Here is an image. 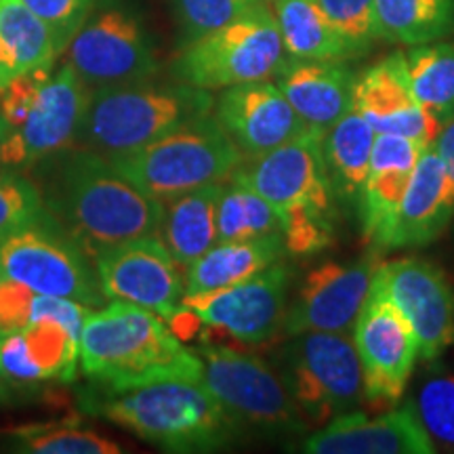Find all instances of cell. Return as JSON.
<instances>
[{
	"instance_id": "cell-39",
	"label": "cell",
	"mask_w": 454,
	"mask_h": 454,
	"mask_svg": "<svg viewBox=\"0 0 454 454\" xmlns=\"http://www.w3.org/2000/svg\"><path fill=\"white\" fill-rule=\"evenodd\" d=\"M317 4L362 51L374 41V0H317Z\"/></svg>"
},
{
	"instance_id": "cell-44",
	"label": "cell",
	"mask_w": 454,
	"mask_h": 454,
	"mask_svg": "<svg viewBox=\"0 0 454 454\" xmlns=\"http://www.w3.org/2000/svg\"><path fill=\"white\" fill-rule=\"evenodd\" d=\"M4 87V81H3V64H0V89Z\"/></svg>"
},
{
	"instance_id": "cell-30",
	"label": "cell",
	"mask_w": 454,
	"mask_h": 454,
	"mask_svg": "<svg viewBox=\"0 0 454 454\" xmlns=\"http://www.w3.org/2000/svg\"><path fill=\"white\" fill-rule=\"evenodd\" d=\"M404 67L419 104L442 124L454 118V43L417 44L404 55Z\"/></svg>"
},
{
	"instance_id": "cell-35",
	"label": "cell",
	"mask_w": 454,
	"mask_h": 454,
	"mask_svg": "<svg viewBox=\"0 0 454 454\" xmlns=\"http://www.w3.org/2000/svg\"><path fill=\"white\" fill-rule=\"evenodd\" d=\"M261 3L263 0H173L185 44L231 24Z\"/></svg>"
},
{
	"instance_id": "cell-5",
	"label": "cell",
	"mask_w": 454,
	"mask_h": 454,
	"mask_svg": "<svg viewBox=\"0 0 454 454\" xmlns=\"http://www.w3.org/2000/svg\"><path fill=\"white\" fill-rule=\"evenodd\" d=\"M215 99L192 84L145 81L107 84L90 90L74 145L104 156L135 150L168 130L211 114Z\"/></svg>"
},
{
	"instance_id": "cell-29",
	"label": "cell",
	"mask_w": 454,
	"mask_h": 454,
	"mask_svg": "<svg viewBox=\"0 0 454 454\" xmlns=\"http://www.w3.org/2000/svg\"><path fill=\"white\" fill-rule=\"evenodd\" d=\"M454 34V0H374V38L408 44Z\"/></svg>"
},
{
	"instance_id": "cell-3",
	"label": "cell",
	"mask_w": 454,
	"mask_h": 454,
	"mask_svg": "<svg viewBox=\"0 0 454 454\" xmlns=\"http://www.w3.org/2000/svg\"><path fill=\"white\" fill-rule=\"evenodd\" d=\"M84 408L170 452H211L236 438L242 425L202 379H167L127 391L98 389Z\"/></svg>"
},
{
	"instance_id": "cell-27",
	"label": "cell",
	"mask_w": 454,
	"mask_h": 454,
	"mask_svg": "<svg viewBox=\"0 0 454 454\" xmlns=\"http://www.w3.org/2000/svg\"><path fill=\"white\" fill-rule=\"evenodd\" d=\"M55 34L21 0H0V64L4 84L36 67L55 66L61 55Z\"/></svg>"
},
{
	"instance_id": "cell-43",
	"label": "cell",
	"mask_w": 454,
	"mask_h": 454,
	"mask_svg": "<svg viewBox=\"0 0 454 454\" xmlns=\"http://www.w3.org/2000/svg\"><path fill=\"white\" fill-rule=\"evenodd\" d=\"M9 124L4 122V118H3V114H0V147H3V144H4V139H7V135H9Z\"/></svg>"
},
{
	"instance_id": "cell-38",
	"label": "cell",
	"mask_w": 454,
	"mask_h": 454,
	"mask_svg": "<svg viewBox=\"0 0 454 454\" xmlns=\"http://www.w3.org/2000/svg\"><path fill=\"white\" fill-rule=\"evenodd\" d=\"M21 3L53 30L61 51H66L74 34L81 30L95 7V0H21Z\"/></svg>"
},
{
	"instance_id": "cell-36",
	"label": "cell",
	"mask_w": 454,
	"mask_h": 454,
	"mask_svg": "<svg viewBox=\"0 0 454 454\" xmlns=\"http://www.w3.org/2000/svg\"><path fill=\"white\" fill-rule=\"evenodd\" d=\"M417 412L431 440L454 448V377H434L417 397Z\"/></svg>"
},
{
	"instance_id": "cell-16",
	"label": "cell",
	"mask_w": 454,
	"mask_h": 454,
	"mask_svg": "<svg viewBox=\"0 0 454 454\" xmlns=\"http://www.w3.org/2000/svg\"><path fill=\"white\" fill-rule=\"evenodd\" d=\"M379 284L411 322L419 340V356L435 360L454 343V291L444 271L423 259L379 263Z\"/></svg>"
},
{
	"instance_id": "cell-45",
	"label": "cell",
	"mask_w": 454,
	"mask_h": 454,
	"mask_svg": "<svg viewBox=\"0 0 454 454\" xmlns=\"http://www.w3.org/2000/svg\"><path fill=\"white\" fill-rule=\"evenodd\" d=\"M0 334H3V333H0Z\"/></svg>"
},
{
	"instance_id": "cell-24",
	"label": "cell",
	"mask_w": 454,
	"mask_h": 454,
	"mask_svg": "<svg viewBox=\"0 0 454 454\" xmlns=\"http://www.w3.org/2000/svg\"><path fill=\"white\" fill-rule=\"evenodd\" d=\"M286 253L282 234H268L248 240L217 242L187 268L185 294L225 288L261 274L280 263Z\"/></svg>"
},
{
	"instance_id": "cell-15",
	"label": "cell",
	"mask_w": 454,
	"mask_h": 454,
	"mask_svg": "<svg viewBox=\"0 0 454 454\" xmlns=\"http://www.w3.org/2000/svg\"><path fill=\"white\" fill-rule=\"evenodd\" d=\"M89 95V84L66 61L44 82L26 122L7 135L0 147V167H34L74 145Z\"/></svg>"
},
{
	"instance_id": "cell-18",
	"label": "cell",
	"mask_w": 454,
	"mask_h": 454,
	"mask_svg": "<svg viewBox=\"0 0 454 454\" xmlns=\"http://www.w3.org/2000/svg\"><path fill=\"white\" fill-rule=\"evenodd\" d=\"M213 114L244 158H257L309 130L271 81L221 89Z\"/></svg>"
},
{
	"instance_id": "cell-40",
	"label": "cell",
	"mask_w": 454,
	"mask_h": 454,
	"mask_svg": "<svg viewBox=\"0 0 454 454\" xmlns=\"http://www.w3.org/2000/svg\"><path fill=\"white\" fill-rule=\"evenodd\" d=\"M36 293L26 284L0 278V333L24 331L32 320Z\"/></svg>"
},
{
	"instance_id": "cell-19",
	"label": "cell",
	"mask_w": 454,
	"mask_h": 454,
	"mask_svg": "<svg viewBox=\"0 0 454 454\" xmlns=\"http://www.w3.org/2000/svg\"><path fill=\"white\" fill-rule=\"evenodd\" d=\"M354 107L374 133L402 135L421 147L435 145L444 127L414 98L404 53H394L356 76Z\"/></svg>"
},
{
	"instance_id": "cell-25",
	"label": "cell",
	"mask_w": 454,
	"mask_h": 454,
	"mask_svg": "<svg viewBox=\"0 0 454 454\" xmlns=\"http://www.w3.org/2000/svg\"><path fill=\"white\" fill-rule=\"evenodd\" d=\"M223 181L207 184L164 202L156 234L181 268H190L198 257L217 244V198Z\"/></svg>"
},
{
	"instance_id": "cell-26",
	"label": "cell",
	"mask_w": 454,
	"mask_h": 454,
	"mask_svg": "<svg viewBox=\"0 0 454 454\" xmlns=\"http://www.w3.org/2000/svg\"><path fill=\"white\" fill-rule=\"evenodd\" d=\"M271 13L288 57L345 61L364 53L328 20L317 0H271Z\"/></svg>"
},
{
	"instance_id": "cell-34",
	"label": "cell",
	"mask_w": 454,
	"mask_h": 454,
	"mask_svg": "<svg viewBox=\"0 0 454 454\" xmlns=\"http://www.w3.org/2000/svg\"><path fill=\"white\" fill-rule=\"evenodd\" d=\"M49 211L36 181L15 173V168L0 170V236L20 227L43 221Z\"/></svg>"
},
{
	"instance_id": "cell-20",
	"label": "cell",
	"mask_w": 454,
	"mask_h": 454,
	"mask_svg": "<svg viewBox=\"0 0 454 454\" xmlns=\"http://www.w3.org/2000/svg\"><path fill=\"white\" fill-rule=\"evenodd\" d=\"M308 454H434L417 408H389L377 417L343 412L303 442Z\"/></svg>"
},
{
	"instance_id": "cell-9",
	"label": "cell",
	"mask_w": 454,
	"mask_h": 454,
	"mask_svg": "<svg viewBox=\"0 0 454 454\" xmlns=\"http://www.w3.org/2000/svg\"><path fill=\"white\" fill-rule=\"evenodd\" d=\"M284 385L299 411L328 423L362 402V364L348 333L294 334L284 349Z\"/></svg>"
},
{
	"instance_id": "cell-10",
	"label": "cell",
	"mask_w": 454,
	"mask_h": 454,
	"mask_svg": "<svg viewBox=\"0 0 454 454\" xmlns=\"http://www.w3.org/2000/svg\"><path fill=\"white\" fill-rule=\"evenodd\" d=\"M202 381L240 425L268 435L303 434L308 423L286 385L257 356L202 345Z\"/></svg>"
},
{
	"instance_id": "cell-11",
	"label": "cell",
	"mask_w": 454,
	"mask_h": 454,
	"mask_svg": "<svg viewBox=\"0 0 454 454\" xmlns=\"http://www.w3.org/2000/svg\"><path fill=\"white\" fill-rule=\"evenodd\" d=\"M354 343L362 364V400L377 412L389 411L404 395L417 364L419 340L377 278L357 314Z\"/></svg>"
},
{
	"instance_id": "cell-17",
	"label": "cell",
	"mask_w": 454,
	"mask_h": 454,
	"mask_svg": "<svg viewBox=\"0 0 454 454\" xmlns=\"http://www.w3.org/2000/svg\"><path fill=\"white\" fill-rule=\"evenodd\" d=\"M372 257L357 263L317 265L305 276L297 297L286 309L284 331L291 337L301 333H349L371 291L377 271Z\"/></svg>"
},
{
	"instance_id": "cell-2",
	"label": "cell",
	"mask_w": 454,
	"mask_h": 454,
	"mask_svg": "<svg viewBox=\"0 0 454 454\" xmlns=\"http://www.w3.org/2000/svg\"><path fill=\"white\" fill-rule=\"evenodd\" d=\"M81 368L104 391H127L167 379H202V360L162 316L114 299L93 309L81 334Z\"/></svg>"
},
{
	"instance_id": "cell-23",
	"label": "cell",
	"mask_w": 454,
	"mask_h": 454,
	"mask_svg": "<svg viewBox=\"0 0 454 454\" xmlns=\"http://www.w3.org/2000/svg\"><path fill=\"white\" fill-rule=\"evenodd\" d=\"M454 217L444 162L434 145L425 147L412 170L400 207L391 248L425 247L434 242Z\"/></svg>"
},
{
	"instance_id": "cell-13",
	"label": "cell",
	"mask_w": 454,
	"mask_h": 454,
	"mask_svg": "<svg viewBox=\"0 0 454 454\" xmlns=\"http://www.w3.org/2000/svg\"><path fill=\"white\" fill-rule=\"evenodd\" d=\"M106 299H122L156 311L167 322L184 309L181 265L158 234L114 244L93 257Z\"/></svg>"
},
{
	"instance_id": "cell-4",
	"label": "cell",
	"mask_w": 454,
	"mask_h": 454,
	"mask_svg": "<svg viewBox=\"0 0 454 454\" xmlns=\"http://www.w3.org/2000/svg\"><path fill=\"white\" fill-rule=\"evenodd\" d=\"M325 133L309 129L257 158H244L230 179L253 190L282 219L286 251L309 254L333 240V184L328 177Z\"/></svg>"
},
{
	"instance_id": "cell-37",
	"label": "cell",
	"mask_w": 454,
	"mask_h": 454,
	"mask_svg": "<svg viewBox=\"0 0 454 454\" xmlns=\"http://www.w3.org/2000/svg\"><path fill=\"white\" fill-rule=\"evenodd\" d=\"M51 74H53V66L36 67V70L20 74L0 89V114H3L11 130L20 129L26 122L34 101H36L44 82L51 78Z\"/></svg>"
},
{
	"instance_id": "cell-8",
	"label": "cell",
	"mask_w": 454,
	"mask_h": 454,
	"mask_svg": "<svg viewBox=\"0 0 454 454\" xmlns=\"http://www.w3.org/2000/svg\"><path fill=\"white\" fill-rule=\"evenodd\" d=\"M0 278L89 308H99L106 301L95 263L51 213L43 221L0 236Z\"/></svg>"
},
{
	"instance_id": "cell-14",
	"label": "cell",
	"mask_w": 454,
	"mask_h": 454,
	"mask_svg": "<svg viewBox=\"0 0 454 454\" xmlns=\"http://www.w3.org/2000/svg\"><path fill=\"white\" fill-rule=\"evenodd\" d=\"M291 270L276 263L248 280L207 293L184 294L181 305L204 325L242 343H268L284 331Z\"/></svg>"
},
{
	"instance_id": "cell-22",
	"label": "cell",
	"mask_w": 454,
	"mask_h": 454,
	"mask_svg": "<svg viewBox=\"0 0 454 454\" xmlns=\"http://www.w3.org/2000/svg\"><path fill=\"white\" fill-rule=\"evenodd\" d=\"M276 84L301 121L320 133L354 110L356 76L343 61L286 57Z\"/></svg>"
},
{
	"instance_id": "cell-33",
	"label": "cell",
	"mask_w": 454,
	"mask_h": 454,
	"mask_svg": "<svg viewBox=\"0 0 454 454\" xmlns=\"http://www.w3.org/2000/svg\"><path fill=\"white\" fill-rule=\"evenodd\" d=\"M17 450L32 454H118L121 444L74 425H44L17 431Z\"/></svg>"
},
{
	"instance_id": "cell-7",
	"label": "cell",
	"mask_w": 454,
	"mask_h": 454,
	"mask_svg": "<svg viewBox=\"0 0 454 454\" xmlns=\"http://www.w3.org/2000/svg\"><path fill=\"white\" fill-rule=\"evenodd\" d=\"M284 61L280 27L263 3L219 30L187 43L175 61L181 82L204 90L276 78Z\"/></svg>"
},
{
	"instance_id": "cell-31",
	"label": "cell",
	"mask_w": 454,
	"mask_h": 454,
	"mask_svg": "<svg viewBox=\"0 0 454 454\" xmlns=\"http://www.w3.org/2000/svg\"><path fill=\"white\" fill-rule=\"evenodd\" d=\"M268 234H282V219L276 208L238 181L225 179L217 198V242Z\"/></svg>"
},
{
	"instance_id": "cell-41",
	"label": "cell",
	"mask_w": 454,
	"mask_h": 454,
	"mask_svg": "<svg viewBox=\"0 0 454 454\" xmlns=\"http://www.w3.org/2000/svg\"><path fill=\"white\" fill-rule=\"evenodd\" d=\"M435 150L444 162L446 168V181H448V194H450L454 202V118H450L444 127H442V133L438 141H435Z\"/></svg>"
},
{
	"instance_id": "cell-12",
	"label": "cell",
	"mask_w": 454,
	"mask_h": 454,
	"mask_svg": "<svg viewBox=\"0 0 454 454\" xmlns=\"http://www.w3.org/2000/svg\"><path fill=\"white\" fill-rule=\"evenodd\" d=\"M66 59L89 87L147 81L158 70L141 20L116 3L93 7L66 47Z\"/></svg>"
},
{
	"instance_id": "cell-1",
	"label": "cell",
	"mask_w": 454,
	"mask_h": 454,
	"mask_svg": "<svg viewBox=\"0 0 454 454\" xmlns=\"http://www.w3.org/2000/svg\"><path fill=\"white\" fill-rule=\"evenodd\" d=\"M38 164L44 207L90 259L160 227L164 202L144 194L99 152L70 145Z\"/></svg>"
},
{
	"instance_id": "cell-6",
	"label": "cell",
	"mask_w": 454,
	"mask_h": 454,
	"mask_svg": "<svg viewBox=\"0 0 454 454\" xmlns=\"http://www.w3.org/2000/svg\"><path fill=\"white\" fill-rule=\"evenodd\" d=\"M107 158L130 184L160 202L230 179L244 160L215 114H204L150 144Z\"/></svg>"
},
{
	"instance_id": "cell-32",
	"label": "cell",
	"mask_w": 454,
	"mask_h": 454,
	"mask_svg": "<svg viewBox=\"0 0 454 454\" xmlns=\"http://www.w3.org/2000/svg\"><path fill=\"white\" fill-rule=\"evenodd\" d=\"M24 340L30 362L41 381H74L81 366V339L53 320L27 325Z\"/></svg>"
},
{
	"instance_id": "cell-28",
	"label": "cell",
	"mask_w": 454,
	"mask_h": 454,
	"mask_svg": "<svg viewBox=\"0 0 454 454\" xmlns=\"http://www.w3.org/2000/svg\"><path fill=\"white\" fill-rule=\"evenodd\" d=\"M374 137V129L356 107L326 130L322 137V152L334 196L357 200L371 167Z\"/></svg>"
},
{
	"instance_id": "cell-21",
	"label": "cell",
	"mask_w": 454,
	"mask_h": 454,
	"mask_svg": "<svg viewBox=\"0 0 454 454\" xmlns=\"http://www.w3.org/2000/svg\"><path fill=\"white\" fill-rule=\"evenodd\" d=\"M423 150L402 135L377 133L374 137L371 167L357 196L362 236L371 247L391 248L402 200Z\"/></svg>"
},
{
	"instance_id": "cell-42",
	"label": "cell",
	"mask_w": 454,
	"mask_h": 454,
	"mask_svg": "<svg viewBox=\"0 0 454 454\" xmlns=\"http://www.w3.org/2000/svg\"><path fill=\"white\" fill-rule=\"evenodd\" d=\"M13 389H11V383L4 381V379H0V406H7L13 402Z\"/></svg>"
}]
</instances>
